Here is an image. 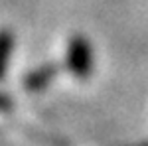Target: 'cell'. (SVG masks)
<instances>
[{"label":"cell","instance_id":"obj_2","mask_svg":"<svg viewBox=\"0 0 148 146\" xmlns=\"http://www.w3.org/2000/svg\"><path fill=\"white\" fill-rule=\"evenodd\" d=\"M12 45H14V36L8 30H0V77L4 75L6 61L12 53Z\"/></svg>","mask_w":148,"mask_h":146},{"label":"cell","instance_id":"obj_1","mask_svg":"<svg viewBox=\"0 0 148 146\" xmlns=\"http://www.w3.org/2000/svg\"><path fill=\"white\" fill-rule=\"evenodd\" d=\"M67 65L77 77H85L87 73H91V45L83 36H75L69 40Z\"/></svg>","mask_w":148,"mask_h":146},{"label":"cell","instance_id":"obj_3","mask_svg":"<svg viewBox=\"0 0 148 146\" xmlns=\"http://www.w3.org/2000/svg\"><path fill=\"white\" fill-rule=\"evenodd\" d=\"M53 73H56V69L51 67V65H47V67H42V69H38V71H34V73L30 75V79H28V87H30V89L44 87L47 81L53 77Z\"/></svg>","mask_w":148,"mask_h":146}]
</instances>
